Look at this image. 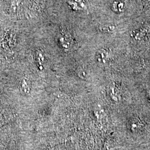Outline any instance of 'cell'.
<instances>
[{
  "label": "cell",
  "mask_w": 150,
  "mask_h": 150,
  "mask_svg": "<svg viewBox=\"0 0 150 150\" xmlns=\"http://www.w3.org/2000/svg\"><path fill=\"white\" fill-rule=\"evenodd\" d=\"M59 41L62 48L64 49H69L70 48V42L67 36L64 35L61 36L59 38Z\"/></svg>",
  "instance_id": "obj_4"
},
{
  "label": "cell",
  "mask_w": 150,
  "mask_h": 150,
  "mask_svg": "<svg viewBox=\"0 0 150 150\" xmlns=\"http://www.w3.org/2000/svg\"><path fill=\"white\" fill-rule=\"evenodd\" d=\"M110 51L106 48H102L98 51L96 54V59L100 64H106L110 59Z\"/></svg>",
  "instance_id": "obj_1"
},
{
  "label": "cell",
  "mask_w": 150,
  "mask_h": 150,
  "mask_svg": "<svg viewBox=\"0 0 150 150\" xmlns=\"http://www.w3.org/2000/svg\"><path fill=\"white\" fill-rule=\"evenodd\" d=\"M67 4L70 7L75 11L83 10L85 7L83 0H69Z\"/></svg>",
  "instance_id": "obj_2"
},
{
  "label": "cell",
  "mask_w": 150,
  "mask_h": 150,
  "mask_svg": "<svg viewBox=\"0 0 150 150\" xmlns=\"http://www.w3.org/2000/svg\"><path fill=\"white\" fill-rule=\"evenodd\" d=\"M29 81L27 80L26 78H24L22 82V87L25 92L30 91V85H29Z\"/></svg>",
  "instance_id": "obj_5"
},
{
  "label": "cell",
  "mask_w": 150,
  "mask_h": 150,
  "mask_svg": "<svg viewBox=\"0 0 150 150\" xmlns=\"http://www.w3.org/2000/svg\"><path fill=\"white\" fill-rule=\"evenodd\" d=\"M113 11L117 13L122 12L125 8V2L121 0H116L113 1L111 5Z\"/></svg>",
  "instance_id": "obj_3"
},
{
  "label": "cell",
  "mask_w": 150,
  "mask_h": 150,
  "mask_svg": "<svg viewBox=\"0 0 150 150\" xmlns=\"http://www.w3.org/2000/svg\"><path fill=\"white\" fill-rule=\"evenodd\" d=\"M113 27L112 26H103L100 27V30L104 32H111L113 30Z\"/></svg>",
  "instance_id": "obj_6"
},
{
  "label": "cell",
  "mask_w": 150,
  "mask_h": 150,
  "mask_svg": "<svg viewBox=\"0 0 150 150\" xmlns=\"http://www.w3.org/2000/svg\"><path fill=\"white\" fill-rule=\"evenodd\" d=\"M37 57H38V62L40 64H43V61L45 60V58L43 56V54L41 52H40V51H37Z\"/></svg>",
  "instance_id": "obj_7"
},
{
  "label": "cell",
  "mask_w": 150,
  "mask_h": 150,
  "mask_svg": "<svg viewBox=\"0 0 150 150\" xmlns=\"http://www.w3.org/2000/svg\"><path fill=\"white\" fill-rule=\"evenodd\" d=\"M77 70V74L80 77H84L86 75V72H85L84 70H83L82 69H79Z\"/></svg>",
  "instance_id": "obj_8"
}]
</instances>
